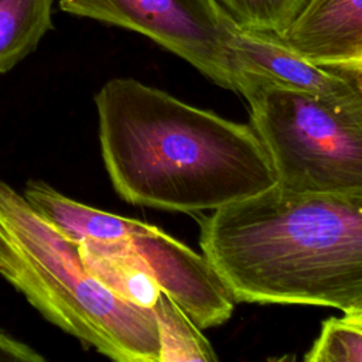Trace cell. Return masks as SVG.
<instances>
[{
  "label": "cell",
  "instance_id": "1",
  "mask_svg": "<svg viewBox=\"0 0 362 362\" xmlns=\"http://www.w3.org/2000/svg\"><path fill=\"white\" fill-rule=\"evenodd\" d=\"M105 170L132 205L215 211L276 185L252 126L188 105L133 78H113L93 96Z\"/></svg>",
  "mask_w": 362,
  "mask_h": 362
},
{
  "label": "cell",
  "instance_id": "2",
  "mask_svg": "<svg viewBox=\"0 0 362 362\" xmlns=\"http://www.w3.org/2000/svg\"><path fill=\"white\" fill-rule=\"evenodd\" d=\"M201 249L236 301L342 313L362 297V191L288 192L277 185L215 209Z\"/></svg>",
  "mask_w": 362,
  "mask_h": 362
},
{
  "label": "cell",
  "instance_id": "3",
  "mask_svg": "<svg viewBox=\"0 0 362 362\" xmlns=\"http://www.w3.org/2000/svg\"><path fill=\"white\" fill-rule=\"evenodd\" d=\"M0 276L51 324L116 362H158L153 308L129 303L85 267L78 243L0 180Z\"/></svg>",
  "mask_w": 362,
  "mask_h": 362
},
{
  "label": "cell",
  "instance_id": "4",
  "mask_svg": "<svg viewBox=\"0 0 362 362\" xmlns=\"http://www.w3.org/2000/svg\"><path fill=\"white\" fill-rule=\"evenodd\" d=\"M250 124L288 192L362 191V96L337 102L263 78L232 74Z\"/></svg>",
  "mask_w": 362,
  "mask_h": 362
},
{
  "label": "cell",
  "instance_id": "5",
  "mask_svg": "<svg viewBox=\"0 0 362 362\" xmlns=\"http://www.w3.org/2000/svg\"><path fill=\"white\" fill-rule=\"evenodd\" d=\"M62 11L136 31L233 90L226 44L233 25L215 0H58Z\"/></svg>",
  "mask_w": 362,
  "mask_h": 362
},
{
  "label": "cell",
  "instance_id": "6",
  "mask_svg": "<svg viewBox=\"0 0 362 362\" xmlns=\"http://www.w3.org/2000/svg\"><path fill=\"white\" fill-rule=\"evenodd\" d=\"M130 242L148 264L161 293L199 329L219 325L232 315L236 300L204 255L146 222Z\"/></svg>",
  "mask_w": 362,
  "mask_h": 362
},
{
  "label": "cell",
  "instance_id": "7",
  "mask_svg": "<svg viewBox=\"0 0 362 362\" xmlns=\"http://www.w3.org/2000/svg\"><path fill=\"white\" fill-rule=\"evenodd\" d=\"M226 57L230 79L235 72H246L329 100L345 102L362 96V65L313 62L273 34L233 27Z\"/></svg>",
  "mask_w": 362,
  "mask_h": 362
},
{
  "label": "cell",
  "instance_id": "8",
  "mask_svg": "<svg viewBox=\"0 0 362 362\" xmlns=\"http://www.w3.org/2000/svg\"><path fill=\"white\" fill-rule=\"evenodd\" d=\"M279 38L317 64L362 65V0H311Z\"/></svg>",
  "mask_w": 362,
  "mask_h": 362
},
{
  "label": "cell",
  "instance_id": "9",
  "mask_svg": "<svg viewBox=\"0 0 362 362\" xmlns=\"http://www.w3.org/2000/svg\"><path fill=\"white\" fill-rule=\"evenodd\" d=\"M21 194L33 209L76 243L130 239L143 223L78 202L41 180L27 181Z\"/></svg>",
  "mask_w": 362,
  "mask_h": 362
},
{
  "label": "cell",
  "instance_id": "10",
  "mask_svg": "<svg viewBox=\"0 0 362 362\" xmlns=\"http://www.w3.org/2000/svg\"><path fill=\"white\" fill-rule=\"evenodd\" d=\"M79 256L90 274L120 298L153 308L161 290L130 239L82 240Z\"/></svg>",
  "mask_w": 362,
  "mask_h": 362
},
{
  "label": "cell",
  "instance_id": "11",
  "mask_svg": "<svg viewBox=\"0 0 362 362\" xmlns=\"http://www.w3.org/2000/svg\"><path fill=\"white\" fill-rule=\"evenodd\" d=\"M55 0H0V74L8 72L52 28Z\"/></svg>",
  "mask_w": 362,
  "mask_h": 362
},
{
  "label": "cell",
  "instance_id": "12",
  "mask_svg": "<svg viewBox=\"0 0 362 362\" xmlns=\"http://www.w3.org/2000/svg\"><path fill=\"white\" fill-rule=\"evenodd\" d=\"M153 310L160 338L158 362L216 361V355L201 329L170 297L161 293Z\"/></svg>",
  "mask_w": 362,
  "mask_h": 362
},
{
  "label": "cell",
  "instance_id": "13",
  "mask_svg": "<svg viewBox=\"0 0 362 362\" xmlns=\"http://www.w3.org/2000/svg\"><path fill=\"white\" fill-rule=\"evenodd\" d=\"M236 28L281 37L311 0H215Z\"/></svg>",
  "mask_w": 362,
  "mask_h": 362
},
{
  "label": "cell",
  "instance_id": "14",
  "mask_svg": "<svg viewBox=\"0 0 362 362\" xmlns=\"http://www.w3.org/2000/svg\"><path fill=\"white\" fill-rule=\"evenodd\" d=\"M304 359L308 362H362V327L344 317L325 320Z\"/></svg>",
  "mask_w": 362,
  "mask_h": 362
},
{
  "label": "cell",
  "instance_id": "15",
  "mask_svg": "<svg viewBox=\"0 0 362 362\" xmlns=\"http://www.w3.org/2000/svg\"><path fill=\"white\" fill-rule=\"evenodd\" d=\"M0 361L42 362L44 356L23 341L0 329Z\"/></svg>",
  "mask_w": 362,
  "mask_h": 362
},
{
  "label": "cell",
  "instance_id": "16",
  "mask_svg": "<svg viewBox=\"0 0 362 362\" xmlns=\"http://www.w3.org/2000/svg\"><path fill=\"white\" fill-rule=\"evenodd\" d=\"M344 318L352 324L362 327V297L351 307L349 311L344 313Z\"/></svg>",
  "mask_w": 362,
  "mask_h": 362
}]
</instances>
